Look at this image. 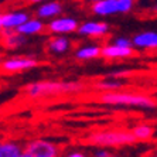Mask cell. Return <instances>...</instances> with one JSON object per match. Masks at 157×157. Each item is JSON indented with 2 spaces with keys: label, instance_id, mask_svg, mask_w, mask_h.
Here are the masks:
<instances>
[{
  "label": "cell",
  "instance_id": "cell-25",
  "mask_svg": "<svg viewBox=\"0 0 157 157\" xmlns=\"http://www.w3.org/2000/svg\"><path fill=\"white\" fill-rule=\"evenodd\" d=\"M89 2H92V3H96V2H102V0H89Z\"/></svg>",
  "mask_w": 157,
  "mask_h": 157
},
{
  "label": "cell",
  "instance_id": "cell-11",
  "mask_svg": "<svg viewBox=\"0 0 157 157\" xmlns=\"http://www.w3.org/2000/svg\"><path fill=\"white\" fill-rule=\"evenodd\" d=\"M133 47L142 50H154L157 48V31H140L133 36Z\"/></svg>",
  "mask_w": 157,
  "mask_h": 157
},
{
  "label": "cell",
  "instance_id": "cell-6",
  "mask_svg": "<svg viewBox=\"0 0 157 157\" xmlns=\"http://www.w3.org/2000/svg\"><path fill=\"white\" fill-rule=\"evenodd\" d=\"M79 23L77 18L74 17H67V16H59V17L52 18L51 21H48L47 30L48 33L55 34V36H65V34H71L78 31L79 29Z\"/></svg>",
  "mask_w": 157,
  "mask_h": 157
},
{
  "label": "cell",
  "instance_id": "cell-24",
  "mask_svg": "<svg viewBox=\"0 0 157 157\" xmlns=\"http://www.w3.org/2000/svg\"><path fill=\"white\" fill-rule=\"evenodd\" d=\"M153 11H154V13H157V2L154 3V6H153Z\"/></svg>",
  "mask_w": 157,
  "mask_h": 157
},
{
  "label": "cell",
  "instance_id": "cell-13",
  "mask_svg": "<svg viewBox=\"0 0 157 157\" xmlns=\"http://www.w3.org/2000/svg\"><path fill=\"white\" fill-rule=\"evenodd\" d=\"M45 29H47V26L44 24V21L41 18H30L29 21H26L23 26H20L16 31H18L20 34H23L26 37H30V36H37V34L43 33Z\"/></svg>",
  "mask_w": 157,
  "mask_h": 157
},
{
  "label": "cell",
  "instance_id": "cell-20",
  "mask_svg": "<svg viewBox=\"0 0 157 157\" xmlns=\"http://www.w3.org/2000/svg\"><path fill=\"white\" fill-rule=\"evenodd\" d=\"M113 44L124 47V48H133V41L130 38H128V37H117L116 40L113 41Z\"/></svg>",
  "mask_w": 157,
  "mask_h": 157
},
{
  "label": "cell",
  "instance_id": "cell-17",
  "mask_svg": "<svg viewBox=\"0 0 157 157\" xmlns=\"http://www.w3.org/2000/svg\"><path fill=\"white\" fill-rule=\"evenodd\" d=\"M23 149L24 147L16 142H3L0 144V157H21Z\"/></svg>",
  "mask_w": 157,
  "mask_h": 157
},
{
  "label": "cell",
  "instance_id": "cell-9",
  "mask_svg": "<svg viewBox=\"0 0 157 157\" xmlns=\"http://www.w3.org/2000/svg\"><path fill=\"white\" fill-rule=\"evenodd\" d=\"M109 31V26L102 21H85L78 29L77 33L86 37H103Z\"/></svg>",
  "mask_w": 157,
  "mask_h": 157
},
{
  "label": "cell",
  "instance_id": "cell-1",
  "mask_svg": "<svg viewBox=\"0 0 157 157\" xmlns=\"http://www.w3.org/2000/svg\"><path fill=\"white\" fill-rule=\"evenodd\" d=\"M84 85L81 82H62V81H40L24 86V94L30 98H45V96H58L77 94L82 91Z\"/></svg>",
  "mask_w": 157,
  "mask_h": 157
},
{
  "label": "cell",
  "instance_id": "cell-2",
  "mask_svg": "<svg viewBox=\"0 0 157 157\" xmlns=\"http://www.w3.org/2000/svg\"><path fill=\"white\" fill-rule=\"evenodd\" d=\"M99 101L106 105L115 106H135V108H154L157 102L149 95L143 94H130V92H103Z\"/></svg>",
  "mask_w": 157,
  "mask_h": 157
},
{
  "label": "cell",
  "instance_id": "cell-18",
  "mask_svg": "<svg viewBox=\"0 0 157 157\" xmlns=\"http://www.w3.org/2000/svg\"><path fill=\"white\" fill-rule=\"evenodd\" d=\"M132 133L136 137V140H149L153 137L154 129L150 124L142 123V124H136L135 128L132 129Z\"/></svg>",
  "mask_w": 157,
  "mask_h": 157
},
{
  "label": "cell",
  "instance_id": "cell-16",
  "mask_svg": "<svg viewBox=\"0 0 157 157\" xmlns=\"http://www.w3.org/2000/svg\"><path fill=\"white\" fill-rule=\"evenodd\" d=\"M102 54V47L99 45H84V47H79L75 51V58L78 59H94V58H98L101 57Z\"/></svg>",
  "mask_w": 157,
  "mask_h": 157
},
{
  "label": "cell",
  "instance_id": "cell-19",
  "mask_svg": "<svg viewBox=\"0 0 157 157\" xmlns=\"http://www.w3.org/2000/svg\"><path fill=\"white\" fill-rule=\"evenodd\" d=\"M96 86H98L101 91H105V92H116L117 89H121V88L123 86V82H122V81H117L116 78H110V79H105V81L98 82Z\"/></svg>",
  "mask_w": 157,
  "mask_h": 157
},
{
  "label": "cell",
  "instance_id": "cell-15",
  "mask_svg": "<svg viewBox=\"0 0 157 157\" xmlns=\"http://www.w3.org/2000/svg\"><path fill=\"white\" fill-rule=\"evenodd\" d=\"M71 48V41L65 36H57L48 43V50L52 54H64Z\"/></svg>",
  "mask_w": 157,
  "mask_h": 157
},
{
  "label": "cell",
  "instance_id": "cell-14",
  "mask_svg": "<svg viewBox=\"0 0 157 157\" xmlns=\"http://www.w3.org/2000/svg\"><path fill=\"white\" fill-rule=\"evenodd\" d=\"M3 44L7 48H17L26 43L27 37L20 34L16 30H3Z\"/></svg>",
  "mask_w": 157,
  "mask_h": 157
},
{
  "label": "cell",
  "instance_id": "cell-21",
  "mask_svg": "<svg viewBox=\"0 0 157 157\" xmlns=\"http://www.w3.org/2000/svg\"><path fill=\"white\" fill-rule=\"evenodd\" d=\"M94 157H112V154H110L106 149H98V150H95Z\"/></svg>",
  "mask_w": 157,
  "mask_h": 157
},
{
  "label": "cell",
  "instance_id": "cell-10",
  "mask_svg": "<svg viewBox=\"0 0 157 157\" xmlns=\"http://www.w3.org/2000/svg\"><path fill=\"white\" fill-rule=\"evenodd\" d=\"M132 55H135L133 48H124L112 43L103 45L101 57H103L106 59H123V58H129Z\"/></svg>",
  "mask_w": 157,
  "mask_h": 157
},
{
  "label": "cell",
  "instance_id": "cell-23",
  "mask_svg": "<svg viewBox=\"0 0 157 157\" xmlns=\"http://www.w3.org/2000/svg\"><path fill=\"white\" fill-rule=\"evenodd\" d=\"M30 3H45V0H29Z\"/></svg>",
  "mask_w": 157,
  "mask_h": 157
},
{
  "label": "cell",
  "instance_id": "cell-3",
  "mask_svg": "<svg viewBox=\"0 0 157 157\" xmlns=\"http://www.w3.org/2000/svg\"><path fill=\"white\" fill-rule=\"evenodd\" d=\"M88 143H91L94 146H112V147H119V146H126V144H132V143L137 142L136 137L133 136L132 130H122V129H109V130H99L95 132L92 135L88 136Z\"/></svg>",
  "mask_w": 157,
  "mask_h": 157
},
{
  "label": "cell",
  "instance_id": "cell-12",
  "mask_svg": "<svg viewBox=\"0 0 157 157\" xmlns=\"http://www.w3.org/2000/svg\"><path fill=\"white\" fill-rule=\"evenodd\" d=\"M62 4L59 2H45V3H41V6L37 9V17L44 20V18H52L59 17V14L62 13Z\"/></svg>",
  "mask_w": 157,
  "mask_h": 157
},
{
  "label": "cell",
  "instance_id": "cell-8",
  "mask_svg": "<svg viewBox=\"0 0 157 157\" xmlns=\"http://www.w3.org/2000/svg\"><path fill=\"white\" fill-rule=\"evenodd\" d=\"M29 20L30 16L26 11H6V13H2V16H0V27H2V30H17Z\"/></svg>",
  "mask_w": 157,
  "mask_h": 157
},
{
  "label": "cell",
  "instance_id": "cell-7",
  "mask_svg": "<svg viewBox=\"0 0 157 157\" xmlns=\"http://www.w3.org/2000/svg\"><path fill=\"white\" fill-rule=\"evenodd\" d=\"M37 64L38 62L34 58H30V57H10V58H6L3 61L2 68H3L4 72L14 74L31 70V68L37 67Z\"/></svg>",
  "mask_w": 157,
  "mask_h": 157
},
{
  "label": "cell",
  "instance_id": "cell-26",
  "mask_svg": "<svg viewBox=\"0 0 157 157\" xmlns=\"http://www.w3.org/2000/svg\"><path fill=\"white\" fill-rule=\"evenodd\" d=\"M151 157H157V151H156V153H154V154H153V156H151Z\"/></svg>",
  "mask_w": 157,
  "mask_h": 157
},
{
  "label": "cell",
  "instance_id": "cell-22",
  "mask_svg": "<svg viewBox=\"0 0 157 157\" xmlns=\"http://www.w3.org/2000/svg\"><path fill=\"white\" fill-rule=\"evenodd\" d=\"M64 157H86L82 151H78V150H74V151H70V153H67Z\"/></svg>",
  "mask_w": 157,
  "mask_h": 157
},
{
  "label": "cell",
  "instance_id": "cell-4",
  "mask_svg": "<svg viewBox=\"0 0 157 157\" xmlns=\"http://www.w3.org/2000/svg\"><path fill=\"white\" fill-rule=\"evenodd\" d=\"M135 0H102L92 3V11L98 16L124 14L133 10Z\"/></svg>",
  "mask_w": 157,
  "mask_h": 157
},
{
  "label": "cell",
  "instance_id": "cell-5",
  "mask_svg": "<svg viewBox=\"0 0 157 157\" xmlns=\"http://www.w3.org/2000/svg\"><path fill=\"white\" fill-rule=\"evenodd\" d=\"M59 147L45 139L31 140L23 149L21 157H58Z\"/></svg>",
  "mask_w": 157,
  "mask_h": 157
}]
</instances>
